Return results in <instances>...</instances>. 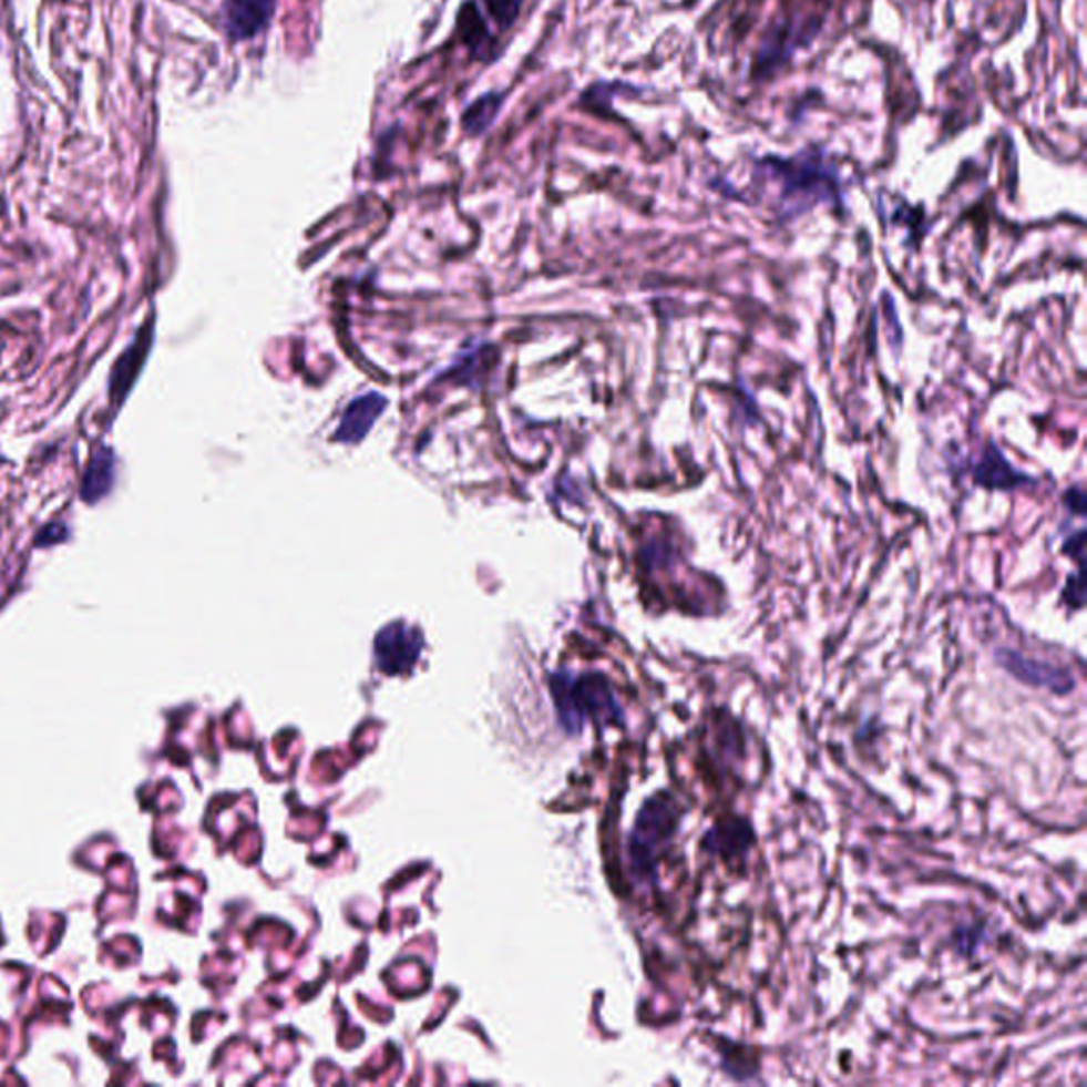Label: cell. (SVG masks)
Listing matches in <instances>:
<instances>
[{
  "label": "cell",
  "instance_id": "9",
  "mask_svg": "<svg viewBox=\"0 0 1087 1087\" xmlns=\"http://www.w3.org/2000/svg\"><path fill=\"white\" fill-rule=\"evenodd\" d=\"M977 481L984 482V486H1013V482L1022 481V476L1013 472L1012 465L992 447L980 465Z\"/></svg>",
  "mask_w": 1087,
  "mask_h": 1087
},
{
  "label": "cell",
  "instance_id": "3",
  "mask_svg": "<svg viewBox=\"0 0 1087 1087\" xmlns=\"http://www.w3.org/2000/svg\"><path fill=\"white\" fill-rule=\"evenodd\" d=\"M277 9V0H224L222 28L232 43L252 41L264 32Z\"/></svg>",
  "mask_w": 1087,
  "mask_h": 1087
},
{
  "label": "cell",
  "instance_id": "5",
  "mask_svg": "<svg viewBox=\"0 0 1087 1087\" xmlns=\"http://www.w3.org/2000/svg\"><path fill=\"white\" fill-rule=\"evenodd\" d=\"M998 658L1003 660V665L1012 671L1013 676H1017L1022 683L1035 684V686H1043V688H1049V690H1056V693H1066L1073 688V676H1068L1064 669H1058V667H1052V665H1043V663H1035V660H1026L1015 653H1001Z\"/></svg>",
  "mask_w": 1087,
  "mask_h": 1087
},
{
  "label": "cell",
  "instance_id": "8",
  "mask_svg": "<svg viewBox=\"0 0 1087 1087\" xmlns=\"http://www.w3.org/2000/svg\"><path fill=\"white\" fill-rule=\"evenodd\" d=\"M113 463H115L113 455L106 449L92 457L88 472H85V479H83V491H81V498L88 500V504H94L99 498L109 493L113 479H115Z\"/></svg>",
  "mask_w": 1087,
  "mask_h": 1087
},
{
  "label": "cell",
  "instance_id": "7",
  "mask_svg": "<svg viewBox=\"0 0 1087 1087\" xmlns=\"http://www.w3.org/2000/svg\"><path fill=\"white\" fill-rule=\"evenodd\" d=\"M502 106H504V94L486 92L463 111L461 126L470 136H481L495 124Z\"/></svg>",
  "mask_w": 1087,
  "mask_h": 1087
},
{
  "label": "cell",
  "instance_id": "6",
  "mask_svg": "<svg viewBox=\"0 0 1087 1087\" xmlns=\"http://www.w3.org/2000/svg\"><path fill=\"white\" fill-rule=\"evenodd\" d=\"M457 28L465 41V45L472 50L474 55H479L481 60H486V51L491 50V37H489V28H486V22L482 20L481 9L474 0H468L463 2V7L459 9V18H457Z\"/></svg>",
  "mask_w": 1087,
  "mask_h": 1087
},
{
  "label": "cell",
  "instance_id": "4",
  "mask_svg": "<svg viewBox=\"0 0 1087 1087\" xmlns=\"http://www.w3.org/2000/svg\"><path fill=\"white\" fill-rule=\"evenodd\" d=\"M421 648H423V639L419 632L406 629L400 625L384 629L377 637V648H375L380 671H384L387 676L408 674L421 655Z\"/></svg>",
  "mask_w": 1087,
  "mask_h": 1087
},
{
  "label": "cell",
  "instance_id": "1",
  "mask_svg": "<svg viewBox=\"0 0 1087 1087\" xmlns=\"http://www.w3.org/2000/svg\"><path fill=\"white\" fill-rule=\"evenodd\" d=\"M551 690L558 718L572 734H578L588 718L597 722H621L623 709L604 676L556 674L551 678Z\"/></svg>",
  "mask_w": 1087,
  "mask_h": 1087
},
{
  "label": "cell",
  "instance_id": "10",
  "mask_svg": "<svg viewBox=\"0 0 1087 1087\" xmlns=\"http://www.w3.org/2000/svg\"><path fill=\"white\" fill-rule=\"evenodd\" d=\"M484 7L489 16L506 30L516 22L523 0H484Z\"/></svg>",
  "mask_w": 1087,
  "mask_h": 1087
},
{
  "label": "cell",
  "instance_id": "2",
  "mask_svg": "<svg viewBox=\"0 0 1087 1087\" xmlns=\"http://www.w3.org/2000/svg\"><path fill=\"white\" fill-rule=\"evenodd\" d=\"M678 822H680V810L676 801L667 794H658L642 808L629 843L633 866L639 873L646 875L648 871L655 869L658 852L674 837Z\"/></svg>",
  "mask_w": 1087,
  "mask_h": 1087
}]
</instances>
